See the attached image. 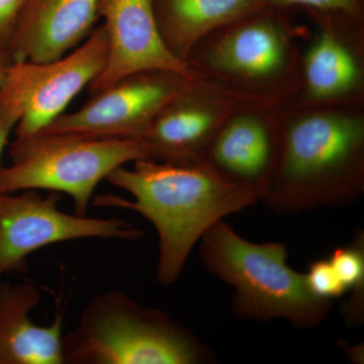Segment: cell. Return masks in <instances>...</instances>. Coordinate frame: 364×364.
Listing matches in <instances>:
<instances>
[{
  "label": "cell",
  "instance_id": "6da1fadb",
  "mask_svg": "<svg viewBox=\"0 0 364 364\" xmlns=\"http://www.w3.org/2000/svg\"><path fill=\"white\" fill-rule=\"evenodd\" d=\"M105 181L134 200L105 193L95 198L93 205L135 210L152 223L159 237L156 279L164 286L178 279L189 253L213 225L260 200L253 189L225 176L205 158L136 160L133 168L117 167Z\"/></svg>",
  "mask_w": 364,
  "mask_h": 364
},
{
  "label": "cell",
  "instance_id": "7a4b0ae2",
  "mask_svg": "<svg viewBox=\"0 0 364 364\" xmlns=\"http://www.w3.org/2000/svg\"><path fill=\"white\" fill-rule=\"evenodd\" d=\"M364 189L360 105H284L277 166L263 202L277 214L339 207Z\"/></svg>",
  "mask_w": 364,
  "mask_h": 364
},
{
  "label": "cell",
  "instance_id": "3957f363",
  "mask_svg": "<svg viewBox=\"0 0 364 364\" xmlns=\"http://www.w3.org/2000/svg\"><path fill=\"white\" fill-rule=\"evenodd\" d=\"M200 254L208 272L234 287L232 309L244 320L284 318L296 328L310 329L331 311V301L309 289L306 273L287 264L284 244L252 243L221 220L200 239Z\"/></svg>",
  "mask_w": 364,
  "mask_h": 364
},
{
  "label": "cell",
  "instance_id": "277c9868",
  "mask_svg": "<svg viewBox=\"0 0 364 364\" xmlns=\"http://www.w3.org/2000/svg\"><path fill=\"white\" fill-rule=\"evenodd\" d=\"M67 364H196L210 352L168 314L123 291H109L85 306L62 339Z\"/></svg>",
  "mask_w": 364,
  "mask_h": 364
},
{
  "label": "cell",
  "instance_id": "5b68a950",
  "mask_svg": "<svg viewBox=\"0 0 364 364\" xmlns=\"http://www.w3.org/2000/svg\"><path fill=\"white\" fill-rule=\"evenodd\" d=\"M188 63L205 77L258 100L287 104L299 87L298 48L282 9L262 7L210 33Z\"/></svg>",
  "mask_w": 364,
  "mask_h": 364
},
{
  "label": "cell",
  "instance_id": "8992f818",
  "mask_svg": "<svg viewBox=\"0 0 364 364\" xmlns=\"http://www.w3.org/2000/svg\"><path fill=\"white\" fill-rule=\"evenodd\" d=\"M11 164L0 168V193L45 189L66 193L76 215H86L100 182L117 167L147 159L142 138L98 139L36 134L9 145Z\"/></svg>",
  "mask_w": 364,
  "mask_h": 364
},
{
  "label": "cell",
  "instance_id": "52a82bcc",
  "mask_svg": "<svg viewBox=\"0 0 364 364\" xmlns=\"http://www.w3.org/2000/svg\"><path fill=\"white\" fill-rule=\"evenodd\" d=\"M107 56L104 26L53 61H14L0 87V107L20 114L16 138L36 135L63 114L72 100L102 73Z\"/></svg>",
  "mask_w": 364,
  "mask_h": 364
},
{
  "label": "cell",
  "instance_id": "ba28073f",
  "mask_svg": "<svg viewBox=\"0 0 364 364\" xmlns=\"http://www.w3.org/2000/svg\"><path fill=\"white\" fill-rule=\"evenodd\" d=\"M61 198L56 191L43 196L36 189L20 195L0 193V279L26 269L28 256L52 244L86 238H143L142 230L124 220L66 214L58 208Z\"/></svg>",
  "mask_w": 364,
  "mask_h": 364
},
{
  "label": "cell",
  "instance_id": "9c48e42d",
  "mask_svg": "<svg viewBox=\"0 0 364 364\" xmlns=\"http://www.w3.org/2000/svg\"><path fill=\"white\" fill-rule=\"evenodd\" d=\"M196 79L173 71L131 74L91 95L77 111L64 112L38 134L143 138L162 109Z\"/></svg>",
  "mask_w": 364,
  "mask_h": 364
},
{
  "label": "cell",
  "instance_id": "30bf717a",
  "mask_svg": "<svg viewBox=\"0 0 364 364\" xmlns=\"http://www.w3.org/2000/svg\"><path fill=\"white\" fill-rule=\"evenodd\" d=\"M277 104L242 95L207 77L196 79L158 114L145 136L147 159H203L223 124L251 105Z\"/></svg>",
  "mask_w": 364,
  "mask_h": 364
},
{
  "label": "cell",
  "instance_id": "8fae6325",
  "mask_svg": "<svg viewBox=\"0 0 364 364\" xmlns=\"http://www.w3.org/2000/svg\"><path fill=\"white\" fill-rule=\"evenodd\" d=\"M312 14L318 28L299 58V100L291 104L360 105L364 86L360 21Z\"/></svg>",
  "mask_w": 364,
  "mask_h": 364
},
{
  "label": "cell",
  "instance_id": "7c38bea8",
  "mask_svg": "<svg viewBox=\"0 0 364 364\" xmlns=\"http://www.w3.org/2000/svg\"><path fill=\"white\" fill-rule=\"evenodd\" d=\"M98 18L104 21L107 56L102 73L87 87L91 95L139 72L173 71L188 77H205L165 44L153 0H100Z\"/></svg>",
  "mask_w": 364,
  "mask_h": 364
},
{
  "label": "cell",
  "instance_id": "4fadbf2b",
  "mask_svg": "<svg viewBox=\"0 0 364 364\" xmlns=\"http://www.w3.org/2000/svg\"><path fill=\"white\" fill-rule=\"evenodd\" d=\"M284 104L251 105L223 124L205 153L215 169L253 189L260 200L272 181L280 145Z\"/></svg>",
  "mask_w": 364,
  "mask_h": 364
},
{
  "label": "cell",
  "instance_id": "5bb4252c",
  "mask_svg": "<svg viewBox=\"0 0 364 364\" xmlns=\"http://www.w3.org/2000/svg\"><path fill=\"white\" fill-rule=\"evenodd\" d=\"M100 0H28L16 21L7 52L14 61L43 63L65 56L98 21Z\"/></svg>",
  "mask_w": 364,
  "mask_h": 364
},
{
  "label": "cell",
  "instance_id": "9a60e30c",
  "mask_svg": "<svg viewBox=\"0 0 364 364\" xmlns=\"http://www.w3.org/2000/svg\"><path fill=\"white\" fill-rule=\"evenodd\" d=\"M42 294L33 282L0 284V364H63V313L49 326L33 323L30 314Z\"/></svg>",
  "mask_w": 364,
  "mask_h": 364
},
{
  "label": "cell",
  "instance_id": "2e32d148",
  "mask_svg": "<svg viewBox=\"0 0 364 364\" xmlns=\"http://www.w3.org/2000/svg\"><path fill=\"white\" fill-rule=\"evenodd\" d=\"M160 33L170 51L188 62L205 38L262 9L261 0H153Z\"/></svg>",
  "mask_w": 364,
  "mask_h": 364
},
{
  "label": "cell",
  "instance_id": "e0dca14e",
  "mask_svg": "<svg viewBox=\"0 0 364 364\" xmlns=\"http://www.w3.org/2000/svg\"><path fill=\"white\" fill-rule=\"evenodd\" d=\"M329 260L347 291H351V298L342 306L345 320L348 324L359 326L364 316L363 232H358L348 246L335 249Z\"/></svg>",
  "mask_w": 364,
  "mask_h": 364
},
{
  "label": "cell",
  "instance_id": "ac0fdd59",
  "mask_svg": "<svg viewBox=\"0 0 364 364\" xmlns=\"http://www.w3.org/2000/svg\"><path fill=\"white\" fill-rule=\"evenodd\" d=\"M261 6L284 9L301 6L311 14H335L351 20L361 21V0H261Z\"/></svg>",
  "mask_w": 364,
  "mask_h": 364
},
{
  "label": "cell",
  "instance_id": "d6986e66",
  "mask_svg": "<svg viewBox=\"0 0 364 364\" xmlns=\"http://www.w3.org/2000/svg\"><path fill=\"white\" fill-rule=\"evenodd\" d=\"M306 279L309 289L320 299L331 301L332 299L339 298L347 291L329 259H320L313 262L309 267V272L306 273Z\"/></svg>",
  "mask_w": 364,
  "mask_h": 364
},
{
  "label": "cell",
  "instance_id": "ffe728a7",
  "mask_svg": "<svg viewBox=\"0 0 364 364\" xmlns=\"http://www.w3.org/2000/svg\"><path fill=\"white\" fill-rule=\"evenodd\" d=\"M28 0H0V52L7 51L16 21Z\"/></svg>",
  "mask_w": 364,
  "mask_h": 364
},
{
  "label": "cell",
  "instance_id": "44dd1931",
  "mask_svg": "<svg viewBox=\"0 0 364 364\" xmlns=\"http://www.w3.org/2000/svg\"><path fill=\"white\" fill-rule=\"evenodd\" d=\"M18 121H20V116L18 112L0 107V160H1L4 148L9 143V136Z\"/></svg>",
  "mask_w": 364,
  "mask_h": 364
},
{
  "label": "cell",
  "instance_id": "7402d4cb",
  "mask_svg": "<svg viewBox=\"0 0 364 364\" xmlns=\"http://www.w3.org/2000/svg\"><path fill=\"white\" fill-rule=\"evenodd\" d=\"M14 60L7 51L0 52V87L4 83V79L9 71V67L14 63Z\"/></svg>",
  "mask_w": 364,
  "mask_h": 364
}]
</instances>
